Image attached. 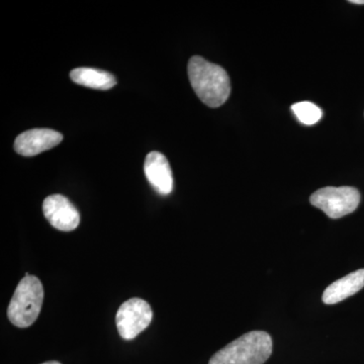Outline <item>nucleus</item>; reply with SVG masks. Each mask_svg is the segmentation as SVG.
Wrapping results in <instances>:
<instances>
[{
	"label": "nucleus",
	"instance_id": "1",
	"mask_svg": "<svg viewBox=\"0 0 364 364\" xmlns=\"http://www.w3.org/2000/svg\"><path fill=\"white\" fill-rule=\"evenodd\" d=\"M189 82L198 97L208 107H221L231 93L229 75L223 67L203 57L193 56L188 66Z\"/></svg>",
	"mask_w": 364,
	"mask_h": 364
},
{
	"label": "nucleus",
	"instance_id": "2",
	"mask_svg": "<svg viewBox=\"0 0 364 364\" xmlns=\"http://www.w3.org/2000/svg\"><path fill=\"white\" fill-rule=\"evenodd\" d=\"M272 353V339L264 331H251L215 353L208 364H263Z\"/></svg>",
	"mask_w": 364,
	"mask_h": 364
},
{
	"label": "nucleus",
	"instance_id": "3",
	"mask_svg": "<svg viewBox=\"0 0 364 364\" xmlns=\"http://www.w3.org/2000/svg\"><path fill=\"white\" fill-rule=\"evenodd\" d=\"M44 301V287L37 277L21 280L7 309L9 322L18 328H28L39 317Z\"/></svg>",
	"mask_w": 364,
	"mask_h": 364
},
{
	"label": "nucleus",
	"instance_id": "4",
	"mask_svg": "<svg viewBox=\"0 0 364 364\" xmlns=\"http://www.w3.org/2000/svg\"><path fill=\"white\" fill-rule=\"evenodd\" d=\"M310 203L331 219H339L358 208L360 193L352 186H328L315 191L311 196Z\"/></svg>",
	"mask_w": 364,
	"mask_h": 364
},
{
	"label": "nucleus",
	"instance_id": "5",
	"mask_svg": "<svg viewBox=\"0 0 364 364\" xmlns=\"http://www.w3.org/2000/svg\"><path fill=\"white\" fill-rule=\"evenodd\" d=\"M152 318V309L147 301L139 298L128 299L117 310V331L124 340L135 339L141 332L147 329Z\"/></svg>",
	"mask_w": 364,
	"mask_h": 364
},
{
	"label": "nucleus",
	"instance_id": "6",
	"mask_svg": "<svg viewBox=\"0 0 364 364\" xmlns=\"http://www.w3.org/2000/svg\"><path fill=\"white\" fill-rule=\"evenodd\" d=\"M43 213L50 224L59 231H73L80 223L77 208L64 196L53 195L45 198Z\"/></svg>",
	"mask_w": 364,
	"mask_h": 364
},
{
	"label": "nucleus",
	"instance_id": "7",
	"mask_svg": "<svg viewBox=\"0 0 364 364\" xmlns=\"http://www.w3.org/2000/svg\"><path fill=\"white\" fill-rule=\"evenodd\" d=\"M63 140V135L51 129H33L23 132L14 142V150L21 156L32 157L56 147Z\"/></svg>",
	"mask_w": 364,
	"mask_h": 364
},
{
	"label": "nucleus",
	"instance_id": "8",
	"mask_svg": "<svg viewBox=\"0 0 364 364\" xmlns=\"http://www.w3.org/2000/svg\"><path fill=\"white\" fill-rule=\"evenodd\" d=\"M144 172L151 186L159 195L167 196L173 191V176L167 158L162 153H149L144 163Z\"/></svg>",
	"mask_w": 364,
	"mask_h": 364
},
{
	"label": "nucleus",
	"instance_id": "9",
	"mask_svg": "<svg viewBox=\"0 0 364 364\" xmlns=\"http://www.w3.org/2000/svg\"><path fill=\"white\" fill-rule=\"evenodd\" d=\"M364 287V269L349 273L330 284L323 294L326 305H334L358 293Z\"/></svg>",
	"mask_w": 364,
	"mask_h": 364
},
{
	"label": "nucleus",
	"instance_id": "10",
	"mask_svg": "<svg viewBox=\"0 0 364 364\" xmlns=\"http://www.w3.org/2000/svg\"><path fill=\"white\" fill-rule=\"evenodd\" d=\"M70 78L76 85L92 90H109L117 85L116 77L109 72L87 67L73 69L70 72Z\"/></svg>",
	"mask_w": 364,
	"mask_h": 364
},
{
	"label": "nucleus",
	"instance_id": "11",
	"mask_svg": "<svg viewBox=\"0 0 364 364\" xmlns=\"http://www.w3.org/2000/svg\"><path fill=\"white\" fill-rule=\"evenodd\" d=\"M294 116L306 126H313L322 119L323 112L320 107L310 102H301L291 105Z\"/></svg>",
	"mask_w": 364,
	"mask_h": 364
},
{
	"label": "nucleus",
	"instance_id": "12",
	"mask_svg": "<svg viewBox=\"0 0 364 364\" xmlns=\"http://www.w3.org/2000/svg\"><path fill=\"white\" fill-rule=\"evenodd\" d=\"M350 4H358V6H361V4H364V0H350Z\"/></svg>",
	"mask_w": 364,
	"mask_h": 364
},
{
	"label": "nucleus",
	"instance_id": "13",
	"mask_svg": "<svg viewBox=\"0 0 364 364\" xmlns=\"http://www.w3.org/2000/svg\"><path fill=\"white\" fill-rule=\"evenodd\" d=\"M42 364H61L58 363V361H48V363H42Z\"/></svg>",
	"mask_w": 364,
	"mask_h": 364
}]
</instances>
